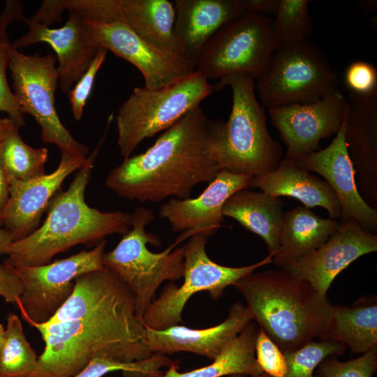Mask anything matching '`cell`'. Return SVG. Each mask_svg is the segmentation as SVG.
Returning <instances> with one entry per match:
<instances>
[{
  "label": "cell",
  "mask_w": 377,
  "mask_h": 377,
  "mask_svg": "<svg viewBox=\"0 0 377 377\" xmlns=\"http://www.w3.org/2000/svg\"><path fill=\"white\" fill-rule=\"evenodd\" d=\"M5 7L0 13V111L8 114V117L19 128L24 126L26 121L20 110L13 91L6 79V69L10 63V43L7 28L14 21L23 22L25 19L22 1H6Z\"/></svg>",
  "instance_id": "32"
},
{
  "label": "cell",
  "mask_w": 377,
  "mask_h": 377,
  "mask_svg": "<svg viewBox=\"0 0 377 377\" xmlns=\"http://www.w3.org/2000/svg\"><path fill=\"white\" fill-rule=\"evenodd\" d=\"M252 176L220 170L204 191L195 198H172L163 203L158 215L165 219L175 232H182L177 244L196 233L209 237L224 220L223 207L235 192L247 188Z\"/></svg>",
  "instance_id": "18"
},
{
  "label": "cell",
  "mask_w": 377,
  "mask_h": 377,
  "mask_svg": "<svg viewBox=\"0 0 377 377\" xmlns=\"http://www.w3.org/2000/svg\"><path fill=\"white\" fill-rule=\"evenodd\" d=\"M233 286L253 320L283 353L313 341L327 326L332 304L327 296L283 268L252 272Z\"/></svg>",
  "instance_id": "4"
},
{
  "label": "cell",
  "mask_w": 377,
  "mask_h": 377,
  "mask_svg": "<svg viewBox=\"0 0 377 377\" xmlns=\"http://www.w3.org/2000/svg\"><path fill=\"white\" fill-rule=\"evenodd\" d=\"M9 198V184L0 161V228H2V214Z\"/></svg>",
  "instance_id": "42"
},
{
  "label": "cell",
  "mask_w": 377,
  "mask_h": 377,
  "mask_svg": "<svg viewBox=\"0 0 377 377\" xmlns=\"http://www.w3.org/2000/svg\"><path fill=\"white\" fill-rule=\"evenodd\" d=\"M212 126L201 107L194 108L145 152L113 168L105 186L128 200L189 198L197 184L212 182L220 171L211 156Z\"/></svg>",
  "instance_id": "2"
},
{
  "label": "cell",
  "mask_w": 377,
  "mask_h": 377,
  "mask_svg": "<svg viewBox=\"0 0 377 377\" xmlns=\"http://www.w3.org/2000/svg\"><path fill=\"white\" fill-rule=\"evenodd\" d=\"M256 362L263 371L272 377H285L287 372V361L284 353L259 328L255 346Z\"/></svg>",
  "instance_id": "36"
},
{
  "label": "cell",
  "mask_w": 377,
  "mask_h": 377,
  "mask_svg": "<svg viewBox=\"0 0 377 377\" xmlns=\"http://www.w3.org/2000/svg\"><path fill=\"white\" fill-rule=\"evenodd\" d=\"M346 113L347 110L339 131L327 147L311 152L296 163L325 179L339 201L341 222L353 219L374 232L377 230V209L364 200L357 187L355 171L345 142Z\"/></svg>",
  "instance_id": "17"
},
{
  "label": "cell",
  "mask_w": 377,
  "mask_h": 377,
  "mask_svg": "<svg viewBox=\"0 0 377 377\" xmlns=\"http://www.w3.org/2000/svg\"><path fill=\"white\" fill-rule=\"evenodd\" d=\"M345 142L364 200L377 209V91L349 93Z\"/></svg>",
  "instance_id": "20"
},
{
  "label": "cell",
  "mask_w": 377,
  "mask_h": 377,
  "mask_svg": "<svg viewBox=\"0 0 377 377\" xmlns=\"http://www.w3.org/2000/svg\"><path fill=\"white\" fill-rule=\"evenodd\" d=\"M13 242L10 234L3 228H0V255H8L9 249Z\"/></svg>",
  "instance_id": "43"
},
{
  "label": "cell",
  "mask_w": 377,
  "mask_h": 377,
  "mask_svg": "<svg viewBox=\"0 0 377 377\" xmlns=\"http://www.w3.org/2000/svg\"><path fill=\"white\" fill-rule=\"evenodd\" d=\"M107 52L105 49H98L87 69L67 94L73 117L77 121L82 117L96 75L105 59Z\"/></svg>",
  "instance_id": "37"
},
{
  "label": "cell",
  "mask_w": 377,
  "mask_h": 377,
  "mask_svg": "<svg viewBox=\"0 0 377 377\" xmlns=\"http://www.w3.org/2000/svg\"><path fill=\"white\" fill-rule=\"evenodd\" d=\"M0 351V377H26L36 368L38 356L29 343L19 317L9 313Z\"/></svg>",
  "instance_id": "30"
},
{
  "label": "cell",
  "mask_w": 377,
  "mask_h": 377,
  "mask_svg": "<svg viewBox=\"0 0 377 377\" xmlns=\"http://www.w3.org/2000/svg\"><path fill=\"white\" fill-rule=\"evenodd\" d=\"M110 123L108 120L103 137L68 188L53 197L42 226L27 237L11 243L8 253L11 261L27 266L45 265L55 255L75 245H96L108 235H123L130 230L131 214L102 212L89 206L84 199L95 160Z\"/></svg>",
  "instance_id": "3"
},
{
  "label": "cell",
  "mask_w": 377,
  "mask_h": 377,
  "mask_svg": "<svg viewBox=\"0 0 377 377\" xmlns=\"http://www.w3.org/2000/svg\"><path fill=\"white\" fill-rule=\"evenodd\" d=\"M338 81L328 58L306 40L277 50L256 87L261 105L268 109L318 101L337 90Z\"/></svg>",
  "instance_id": "10"
},
{
  "label": "cell",
  "mask_w": 377,
  "mask_h": 377,
  "mask_svg": "<svg viewBox=\"0 0 377 377\" xmlns=\"http://www.w3.org/2000/svg\"><path fill=\"white\" fill-rule=\"evenodd\" d=\"M57 57L52 52L27 55L10 49L13 93L21 112L32 116L40 127L44 143L54 144L61 154L87 158L88 147L77 141L61 123L54 104L59 87Z\"/></svg>",
  "instance_id": "12"
},
{
  "label": "cell",
  "mask_w": 377,
  "mask_h": 377,
  "mask_svg": "<svg viewBox=\"0 0 377 377\" xmlns=\"http://www.w3.org/2000/svg\"><path fill=\"white\" fill-rule=\"evenodd\" d=\"M253 321L251 313L242 302H235L226 319L204 329L175 325L163 330L145 329V343L153 354L192 353L214 360Z\"/></svg>",
  "instance_id": "21"
},
{
  "label": "cell",
  "mask_w": 377,
  "mask_h": 377,
  "mask_svg": "<svg viewBox=\"0 0 377 377\" xmlns=\"http://www.w3.org/2000/svg\"><path fill=\"white\" fill-rule=\"evenodd\" d=\"M339 222L323 219L304 206L283 212L280 247L272 263L281 268L323 245L336 231Z\"/></svg>",
  "instance_id": "25"
},
{
  "label": "cell",
  "mask_w": 377,
  "mask_h": 377,
  "mask_svg": "<svg viewBox=\"0 0 377 377\" xmlns=\"http://www.w3.org/2000/svg\"><path fill=\"white\" fill-rule=\"evenodd\" d=\"M377 370V346L359 357L346 362L334 356L323 360L316 369L318 377H373Z\"/></svg>",
  "instance_id": "35"
},
{
  "label": "cell",
  "mask_w": 377,
  "mask_h": 377,
  "mask_svg": "<svg viewBox=\"0 0 377 377\" xmlns=\"http://www.w3.org/2000/svg\"><path fill=\"white\" fill-rule=\"evenodd\" d=\"M87 158L61 154L60 163L55 170L28 181L8 179L9 198L2 214V225L12 236L13 242L34 232L41 216L59 191L65 179L78 170Z\"/></svg>",
  "instance_id": "19"
},
{
  "label": "cell",
  "mask_w": 377,
  "mask_h": 377,
  "mask_svg": "<svg viewBox=\"0 0 377 377\" xmlns=\"http://www.w3.org/2000/svg\"><path fill=\"white\" fill-rule=\"evenodd\" d=\"M309 0H279L272 31L276 52L306 40L313 30Z\"/></svg>",
  "instance_id": "31"
},
{
  "label": "cell",
  "mask_w": 377,
  "mask_h": 377,
  "mask_svg": "<svg viewBox=\"0 0 377 377\" xmlns=\"http://www.w3.org/2000/svg\"><path fill=\"white\" fill-rule=\"evenodd\" d=\"M214 91V85L196 71L163 87H135L116 116L121 156H131L142 141L172 126Z\"/></svg>",
  "instance_id": "8"
},
{
  "label": "cell",
  "mask_w": 377,
  "mask_h": 377,
  "mask_svg": "<svg viewBox=\"0 0 377 377\" xmlns=\"http://www.w3.org/2000/svg\"><path fill=\"white\" fill-rule=\"evenodd\" d=\"M94 31L98 47L109 50L135 66L147 89L170 85L195 71L193 64L184 57L142 39L121 17L110 23H94Z\"/></svg>",
  "instance_id": "15"
},
{
  "label": "cell",
  "mask_w": 377,
  "mask_h": 377,
  "mask_svg": "<svg viewBox=\"0 0 377 377\" xmlns=\"http://www.w3.org/2000/svg\"><path fill=\"white\" fill-rule=\"evenodd\" d=\"M15 127L0 145V161L8 179L28 181L45 175L48 150L26 144Z\"/></svg>",
  "instance_id": "29"
},
{
  "label": "cell",
  "mask_w": 377,
  "mask_h": 377,
  "mask_svg": "<svg viewBox=\"0 0 377 377\" xmlns=\"http://www.w3.org/2000/svg\"><path fill=\"white\" fill-rule=\"evenodd\" d=\"M244 13L268 16L275 15L279 0H241Z\"/></svg>",
  "instance_id": "41"
},
{
  "label": "cell",
  "mask_w": 377,
  "mask_h": 377,
  "mask_svg": "<svg viewBox=\"0 0 377 377\" xmlns=\"http://www.w3.org/2000/svg\"><path fill=\"white\" fill-rule=\"evenodd\" d=\"M249 187L259 188L274 198H294L308 208L321 207L331 219H340L339 203L330 185L299 167L296 161L282 158L274 170L253 177Z\"/></svg>",
  "instance_id": "23"
},
{
  "label": "cell",
  "mask_w": 377,
  "mask_h": 377,
  "mask_svg": "<svg viewBox=\"0 0 377 377\" xmlns=\"http://www.w3.org/2000/svg\"><path fill=\"white\" fill-rule=\"evenodd\" d=\"M346 350L340 343L320 340L285 353L287 361L285 377H318L316 369L323 360L330 356L342 355Z\"/></svg>",
  "instance_id": "34"
},
{
  "label": "cell",
  "mask_w": 377,
  "mask_h": 377,
  "mask_svg": "<svg viewBox=\"0 0 377 377\" xmlns=\"http://www.w3.org/2000/svg\"><path fill=\"white\" fill-rule=\"evenodd\" d=\"M23 284L14 270L5 262L0 263V297L17 305L23 291Z\"/></svg>",
  "instance_id": "39"
},
{
  "label": "cell",
  "mask_w": 377,
  "mask_h": 377,
  "mask_svg": "<svg viewBox=\"0 0 377 377\" xmlns=\"http://www.w3.org/2000/svg\"><path fill=\"white\" fill-rule=\"evenodd\" d=\"M68 18L59 28H51L24 19L26 34L12 46L18 50L37 43L49 44L59 61V87L68 94L87 69L98 47L94 23L112 22L120 17L121 0H62Z\"/></svg>",
  "instance_id": "7"
},
{
  "label": "cell",
  "mask_w": 377,
  "mask_h": 377,
  "mask_svg": "<svg viewBox=\"0 0 377 377\" xmlns=\"http://www.w3.org/2000/svg\"><path fill=\"white\" fill-rule=\"evenodd\" d=\"M5 336H6V328H4L3 325L0 323V351L4 343Z\"/></svg>",
  "instance_id": "45"
},
{
  "label": "cell",
  "mask_w": 377,
  "mask_h": 377,
  "mask_svg": "<svg viewBox=\"0 0 377 377\" xmlns=\"http://www.w3.org/2000/svg\"><path fill=\"white\" fill-rule=\"evenodd\" d=\"M318 339L340 343L355 354L376 346V297H361L351 306L332 305L327 326Z\"/></svg>",
  "instance_id": "26"
},
{
  "label": "cell",
  "mask_w": 377,
  "mask_h": 377,
  "mask_svg": "<svg viewBox=\"0 0 377 377\" xmlns=\"http://www.w3.org/2000/svg\"><path fill=\"white\" fill-rule=\"evenodd\" d=\"M228 377H245L244 375H239V374H235V375H230V376H228ZM256 377H272L266 374H263L258 376H256Z\"/></svg>",
  "instance_id": "46"
},
{
  "label": "cell",
  "mask_w": 377,
  "mask_h": 377,
  "mask_svg": "<svg viewBox=\"0 0 377 377\" xmlns=\"http://www.w3.org/2000/svg\"><path fill=\"white\" fill-rule=\"evenodd\" d=\"M154 218L151 209L136 208L131 214L130 230L103 256V266L115 273L133 294L135 314L141 320L160 285L180 279L184 272V246L175 249L174 243L160 253L147 248L148 244H161L158 237L146 230Z\"/></svg>",
  "instance_id": "6"
},
{
  "label": "cell",
  "mask_w": 377,
  "mask_h": 377,
  "mask_svg": "<svg viewBox=\"0 0 377 377\" xmlns=\"http://www.w3.org/2000/svg\"><path fill=\"white\" fill-rule=\"evenodd\" d=\"M282 209L283 202L279 198L244 188L226 200L223 215L235 219L246 230L260 236L269 253L274 256L280 247Z\"/></svg>",
  "instance_id": "24"
},
{
  "label": "cell",
  "mask_w": 377,
  "mask_h": 377,
  "mask_svg": "<svg viewBox=\"0 0 377 377\" xmlns=\"http://www.w3.org/2000/svg\"><path fill=\"white\" fill-rule=\"evenodd\" d=\"M62 0L44 1L38 11L27 20L50 27L54 22H61V15L64 12Z\"/></svg>",
  "instance_id": "40"
},
{
  "label": "cell",
  "mask_w": 377,
  "mask_h": 377,
  "mask_svg": "<svg viewBox=\"0 0 377 377\" xmlns=\"http://www.w3.org/2000/svg\"><path fill=\"white\" fill-rule=\"evenodd\" d=\"M377 251V236L355 220L339 222L336 231L316 250L283 268L326 295L333 280L360 256Z\"/></svg>",
  "instance_id": "16"
},
{
  "label": "cell",
  "mask_w": 377,
  "mask_h": 377,
  "mask_svg": "<svg viewBox=\"0 0 377 377\" xmlns=\"http://www.w3.org/2000/svg\"><path fill=\"white\" fill-rule=\"evenodd\" d=\"M268 16L244 13L223 26L206 43L195 70L208 80L243 74L255 80L276 52Z\"/></svg>",
  "instance_id": "9"
},
{
  "label": "cell",
  "mask_w": 377,
  "mask_h": 377,
  "mask_svg": "<svg viewBox=\"0 0 377 377\" xmlns=\"http://www.w3.org/2000/svg\"><path fill=\"white\" fill-rule=\"evenodd\" d=\"M15 127L18 126L9 117L0 118V145Z\"/></svg>",
  "instance_id": "44"
},
{
  "label": "cell",
  "mask_w": 377,
  "mask_h": 377,
  "mask_svg": "<svg viewBox=\"0 0 377 377\" xmlns=\"http://www.w3.org/2000/svg\"><path fill=\"white\" fill-rule=\"evenodd\" d=\"M344 80L350 92L366 95L377 91V71L370 63H351L346 70Z\"/></svg>",
  "instance_id": "38"
},
{
  "label": "cell",
  "mask_w": 377,
  "mask_h": 377,
  "mask_svg": "<svg viewBox=\"0 0 377 377\" xmlns=\"http://www.w3.org/2000/svg\"><path fill=\"white\" fill-rule=\"evenodd\" d=\"M175 32L182 55L193 64L207 41L244 13L241 0H175Z\"/></svg>",
  "instance_id": "22"
},
{
  "label": "cell",
  "mask_w": 377,
  "mask_h": 377,
  "mask_svg": "<svg viewBox=\"0 0 377 377\" xmlns=\"http://www.w3.org/2000/svg\"><path fill=\"white\" fill-rule=\"evenodd\" d=\"M209 237L196 233L188 238L184 246V282L180 286L174 283L165 286L159 296L153 300L142 316L145 327L163 330L178 325L182 320V312L188 300L195 293L207 291L216 300L225 289L233 286L242 277L272 261V254L255 264L232 267L221 265L210 259L206 251Z\"/></svg>",
  "instance_id": "11"
},
{
  "label": "cell",
  "mask_w": 377,
  "mask_h": 377,
  "mask_svg": "<svg viewBox=\"0 0 377 377\" xmlns=\"http://www.w3.org/2000/svg\"><path fill=\"white\" fill-rule=\"evenodd\" d=\"M232 90L231 112L226 122L212 121L210 151L219 170L252 177L274 170L281 145L270 135L264 107L257 101L256 80L246 75L223 77L214 90Z\"/></svg>",
  "instance_id": "5"
},
{
  "label": "cell",
  "mask_w": 377,
  "mask_h": 377,
  "mask_svg": "<svg viewBox=\"0 0 377 377\" xmlns=\"http://www.w3.org/2000/svg\"><path fill=\"white\" fill-rule=\"evenodd\" d=\"M121 19L140 37L182 57L175 32V9L168 0H121Z\"/></svg>",
  "instance_id": "27"
},
{
  "label": "cell",
  "mask_w": 377,
  "mask_h": 377,
  "mask_svg": "<svg viewBox=\"0 0 377 377\" xmlns=\"http://www.w3.org/2000/svg\"><path fill=\"white\" fill-rule=\"evenodd\" d=\"M348 101L339 90L307 103L268 108L271 122L287 147L284 158L297 161L320 149L322 139L339 131Z\"/></svg>",
  "instance_id": "14"
},
{
  "label": "cell",
  "mask_w": 377,
  "mask_h": 377,
  "mask_svg": "<svg viewBox=\"0 0 377 377\" xmlns=\"http://www.w3.org/2000/svg\"><path fill=\"white\" fill-rule=\"evenodd\" d=\"M259 329L251 321L209 365L186 372H179L177 362L158 376L147 377H223L239 374L256 377L263 374L255 355Z\"/></svg>",
  "instance_id": "28"
},
{
  "label": "cell",
  "mask_w": 377,
  "mask_h": 377,
  "mask_svg": "<svg viewBox=\"0 0 377 377\" xmlns=\"http://www.w3.org/2000/svg\"><path fill=\"white\" fill-rule=\"evenodd\" d=\"M45 348L26 377H73L96 356L124 363L151 357L145 325L135 314V297L103 267L78 276L73 294L47 323L31 324Z\"/></svg>",
  "instance_id": "1"
},
{
  "label": "cell",
  "mask_w": 377,
  "mask_h": 377,
  "mask_svg": "<svg viewBox=\"0 0 377 377\" xmlns=\"http://www.w3.org/2000/svg\"><path fill=\"white\" fill-rule=\"evenodd\" d=\"M172 361L162 354H153L140 361L124 363L108 355L94 357L80 373L73 377H102L110 372L121 371L122 377L158 376L162 367H168Z\"/></svg>",
  "instance_id": "33"
},
{
  "label": "cell",
  "mask_w": 377,
  "mask_h": 377,
  "mask_svg": "<svg viewBox=\"0 0 377 377\" xmlns=\"http://www.w3.org/2000/svg\"><path fill=\"white\" fill-rule=\"evenodd\" d=\"M106 240L91 250L43 265L17 264L8 258L4 261L17 274L23 291L17 304L23 318L29 324L48 322L73 293L75 279L86 272L103 268Z\"/></svg>",
  "instance_id": "13"
}]
</instances>
